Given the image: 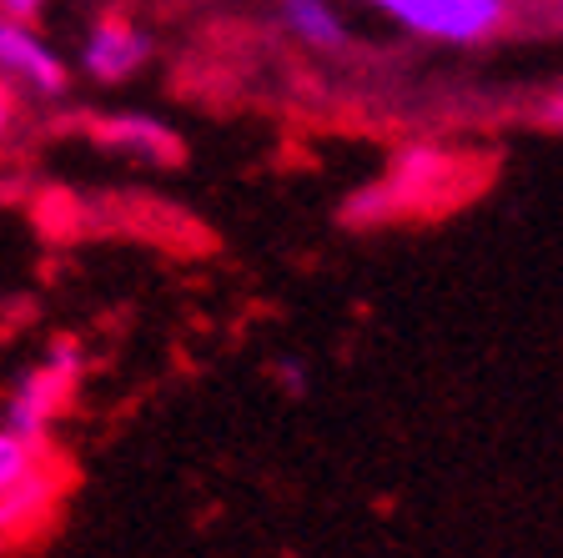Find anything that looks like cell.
Here are the masks:
<instances>
[{"instance_id":"obj_1","label":"cell","mask_w":563,"mask_h":558,"mask_svg":"<svg viewBox=\"0 0 563 558\" xmlns=\"http://www.w3.org/2000/svg\"><path fill=\"white\" fill-rule=\"evenodd\" d=\"M81 368H86L81 342L56 338L46 348V358L35 362L31 372H21V383L11 387V397H5L0 423H5L11 433H21L35 453H51V428H56V418L66 413L70 393H76V383H81Z\"/></svg>"},{"instance_id":"obj_2","label":"cell","mask_w":563,"mask_h":558,"mask_svg":"<svg viewBox=\"0 0 563 558\" xmlns=\"http://www.w3.org/2000/svg\"><path fill=\"white\" fill-rule=\"evenodd\" d=\"M373 6L402 21L408 31L428 35V41H448V46L488 41L508 15V0H373Z\"/></svg>"},{"instance_id":"obj_3","label":"cell","mask_w":563,"mask_h":558,"mask_svg":"<svg viewBox=\"0 0 563 558\" xmlns=\"http://www.w3.org/2000/svg\"><path fill=\"white\" fill-rule=\"evenodd\" d=\"M0 76H5L15 91L41 96V101H56L70 86L66 61L41 41V31L21 25V21H5V15H0Z\"/></svg>"},{"instance_id":"obj_4","label":"cell","mask_w":563,"mask_h":558,"mask_svg":"<svg viewBox=\"0 0 563 558\" xmlns=\"http://www.w3.org/2000/svg\"><path fill=\"white\" fill-rule=\"evenodd\" d=\"M86 131L101 141L106 152L131 156V162L156 166V172H176V166L187 162V146H181V136H176L166 121L141 117V111H121V117H96Z\"/></svg>"},{"instance_id":"obj_5","label":"cell","mask_w":563,"mask_h":558,"mask_svg":"<svg viewBox=\"0 0 563 558\" xmlns=\"http://www.w3.org/2000/svg\"><path fill=\"white\" fill-rule=\"evenodd\" d=\"M152 61V35L141 25L121 21V15H101V21L86 31L81 46V70L96 86H121L131 81L141 66Z\"/></svg>"},{"instance_id":"obj_6","label":"cell","mask_w":563,"mask_h":558,"mask_svg":"<svg viewBox=\"0 0 563 558\" xmlns=\"http://www.w3.org/2000/svg\"><path fill=\"white\" fill-rule=\"evenodd\" d=\"M282 25L312 51H338L347 41V25L332 11V0H282Z\"/></svg>"},{"instance_id":"obj_7","label":"cell","mask_w":563,"mask_h":558,"mask_svg":"<svg viewBox=\"0 0 563 558\" xmlns=\"http://www.w3.org/2000/svg\"><path fill=\"white\" fill-rule=\"evenodd\" d=\"M56 499V483H51L41 468L31 478H21L11 493H0V534H15V528H31L41 513Z\"/></svg>"},{"instance_id":"obj_8","label":"cell","mask_w":563,"mask_h":558,"mask_svg":"<svg viewBox=\"0 0 563 558\" xmlns=\"http://www.w3.org/2000/svg\"><path fill=\"white\" fill-rule=\"evenodd\" d=\"M41 458L46 453H35L21 433H11L5 423H0V493H11L21 478H31L35 468H41Z\"/></svg>"},{"instance_id":"obj_9","label":"cell","mask_w":563,"mask_h":558,"mask_svg":"<svg viewBox=\"0 0 563 558\" xmlns=\"http://www.w3.org/2000/svg\"><path fill=\"white\" fill-rule=\"evenodd\" d=\"M0 15H5V21H21V25H35L46 15V0H0Z\"/></svg>"},{"instance_id":"obj_10","label":"cell","mask_w":563,"mask_h":558,"mask_svg":"<svg viewBox=\"0 0 563 558\" xmlns=\"http://www.w3.org/2000/svg\"><path fill=\"white\" fill-rule=\"evenodd\" d=\"M533 121H539L543 131H563V91L543 96V101L533 106Z\"/></svg>"},{"instance_id":"obj_11","label":"cell","mask_w":563,"mask_h":558,"mask_svg":"<svg viewBox=\"0 0 563 558\" xmlns=\"http://www.w3.org/2000/svg\"><path fill=\"white\" fill-rule=\"evenodd\" d=\"M277 383L292 397H307V368L302 362H277Z\"/></svg>"},{"instance_id":"obj_12","label":"cell","mask_w":563,"mask_h":558,"mask_svg":"<svg viewBox=\"0 0 563 558\" xmlns=\"http://www.w3.org/2000/svg\"><path fill=\"white\" fill-rule=\"evenodd\" d=\"M15 127V86L0 76V146H5V136H11Z\"/></svg>"}]
</instances>
